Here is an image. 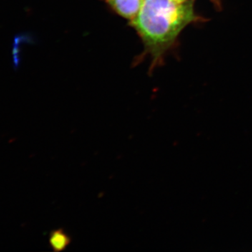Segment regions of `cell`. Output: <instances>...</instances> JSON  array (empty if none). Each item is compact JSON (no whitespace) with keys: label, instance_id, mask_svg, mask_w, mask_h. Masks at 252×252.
Segmentation results:
<instances>
[{"label":"cell","instance_id":"4","mask_svg":"<svg viewBox=\"0 0 252 252\" xmlns=\"http://www.w3.org/2000/svg\"><path fill=\"white\" fill-rule=\"evenodd\" d=\"M174 1H177V2L179 3H183L185 2V1H187V0H174Z\"/></svg>","mask_w":252,"mask_h":252},{"label":"cell","instance_id":"2","mask_svg":"<svg viewBox=\"0 0 252 252\" xmlns=\"http://www.w3.org/2000/svg\"><path fill=\"white\" fill-rule=\"evenodd\" d=\"M106 1L118 14L132 21L140 12L145 0H106Z\"/></svg>","mask_w":252,"mask_h":252},{"label":"cell","instance_id":"3","mask_svg":"<svg viewBox=\"0 0 252 252\" xmlns=\"http://www.w3.org/2000/svg\"><path fill=\"white\" fill-rule=\"evenodd\" d=\"M70 241L69 237L62 229L54 230L50 235V245L56 252L65 250L70 243Z\"/></svg>","mask_w":252,"mask_h":252},{"label":"cell","instance_id":"1","mask_svg":"<svg viewBox=\"0 0 252 252\" xmlns=\"http://www.w3.org/2000/svg\"><path fill=\"white\" fill-rule=\"evenodd\" d=\"M196 20L190 1L145 0L140 12L131 21V24L147 47L158 54L172 44L187 25Z\"/></svg>","mask_w":252,"mask_h":252}]
</instances>
